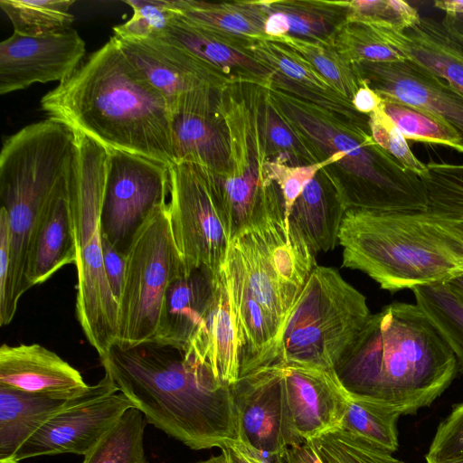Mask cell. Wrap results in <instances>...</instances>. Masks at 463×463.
Instances as JSON below:
<instances>
[{
	"label": "cell",
	"mask_w": 463,
	"mask_h": 463,
	"mask_svg": "<svg viewBox=\"0 0 463 463\" xmlns=\"http://www.w3.org/2000/svg\"><path fill=\"white\" fill-rule=\"evenodd\" d=\"M218 272L194 269L169 285L151 343L184 352L211 302Z\"/></svg>",
	"instance_id": "27"
},
{
	"label": "cell",
	"mask_w": 463,
	"mask_h": 463,
	"mask_svg": "<svg viewBox=\"0 0 463 463\" xmlns=\"http://www.w3.org/2000/svg\"><path fill=\"white\" fill-rule=\"evenodd\" d=\"M133 403L121 392L70 408L47 421L14 455L17 462L48 455L85 456Z\"/></svg>",
	"instance_id": "18"
},
{
	"label": "cell",
	"mask_w": 463,
	"mask_h": 463,
	"mask_svg": "<svg viewBox=\"0 0 463 463\" xmlns=\"http://www.w3.org/2000/svg\"><path fill=\"white\" fill-rule=\"evenodd\" d=\"M343 154H335L332 156L316 164L304 165H291L280 158L270 159L266 165L269 179L280 189L287 220L289 210L306 187L317 173L325 166L337 163L340 166L345 163Z\"/></svg>",
	"instance_id": "42"
},
{
	"label": "cell",
	"mask_w": 463,
	"mask_h": 463,
	"mask_svg": "<svg viewBox=\"0 0 463 463\" xmlns=\"http://www.w3.org/2000/svg\"><path fill=\"white\" fill-rule=\"evenodd\" d=\"M271 40L305 58L344 97L352 101L360 88L354 65L335 49L333 40H311L286 34Z\"/></svg>",
	"instance_id": "34"
},
{
	"label": "cell",
	"mask_w": 463,
	"mask_h": 463,
	"mask_svg": "<svg viewBox=\"0 0 463 463\" xmlns=\"http://www.w3.org/2000/svg\"><path fill=\"white\" fill-rule=\"evenodd\" d=\"M170 4L179 16L197 25L250 40L267 38L263 1L170 0Z\"/></svg>",
	"instance_id": "29"
},
{
	"label": "cell",
	"mask_w": 463,
	"mask_h": 463,
	"mask_svg": "<svg viewBox=\"0 0 463 463\" xmlns=\"http://www.w3.org/2000/svg\"><path fill=\"white\" fill-rule=\"evenodd\" d=\"M41 107L108 151L174 163L170 109L114 36L47 92Z\"/></svg>",
	"instance_id": "1"
},
{
	"label": "cell",
	"mask_w": 463,
	"mask_h": 463,
	"mask_svg": "<svg viewBox=\"0 0 463 463\" xmlns=\"http://www.w3.org/2000/svg\"><path fill=\"white\" fill-rule=\"evenodd\" d=\"M186 272L167 204L147 220L127 253L115 345L126 349L153 342L166 289Z\"/></svg>",
	"instance_id": "10"
},
{
	"label": "cell",
	"mask_w": 463,
	"mask_h": 463,
	"mask_svg": "<svg viewBox=\"0 0 463 463\" xmlns=\"http://www.w3.org/2000/svg\"><path fill=\"white\" fill-rule=\"evenodd\" d=\"M338 244L343 267L392 293L463 276V217L348 208Z\"/></svg>",
	"instance_id": "5"
},
{
	"label": "cell",
	"mask_w": 463,
	"mask_h": 463,
	"mask_svg": "<svg viewBox=\"0 0 463 463\" xmlns=\"http://www.w3.org/2000/svg\"><path fill=\"white\" fill-rule=\"evenodd\" d=\"M445 463H463V458L456 459V460H452V461H449V462H445Z\"/></svg>",
	"instance_id": "53"
},
{
	"label": "cell",
	"mask_w": 463,
	"mask_h": 463,
	"mask_svg": "<svg viewBox=\"0 0 463 463\" xmlns=\"http://www.w3.org/2000/svg\"><path fill=\"white\" fill-rule=\"evenodd\" d=\"M261 123L272 158H280L291 165L316 164L326 159L306 138L291 128L273 104L264 88Z\"/></svg>",
	"instance_id": "37"
},
{
	"label": "cell",
	"mask_w": 463,
	"mask_h": 463,
	"mask_svg": "<svg viewBox=\"0 0 463 463\" xmlns=\"http://www.w3.org/2000/svg\"><path fill=\"white\" fill-rule=\"evenodd\" d=\"M359 83L360 88L354 94L352 103L356 111L368 116L382 106L383 98L364 81L359 80Z\"/></svg>",
	"instance_id": "47"
},
{
	"label": "cell",
	"mask_w": 463,
	"mask_h": 463,
	"mask_svg": "<svg viewBox=\"0 0 463 463\" xmlns=\"http://www.w3.org/2000/svg\"><path fill=\"white\" fill-rule=\"evenodd\" d=\"M221 450L226 453L230 463H250L234 444Z\"/></svg>",
	"instance_id": "50"
},
{
	"label": "cell",
	"mask_w": 463,
	"mask_h": 463,
	"mask_svg": "<svg viewBox=\"0 0 463 463\" xmlns=\"http://www.w3.org/2000/svg\"><path fill=\"white\" fill-rule=\"evenodd\" d=\"M400 416L399 411L386 405L349 393L339 428L392 453L399 447Z\"/></svg>",
	"instance_id": "33"
},
{
	"label": "cell",
	"mask_w": 463,
	"mask_h": 463,
	"mask_svg": "<svg viewBox=\"0 0 463 463\" xmlns=\"http://www.w3.org/2000/svg\"><path fill=\"white\" fill-rule=\"evenodd\" d=\"M434 5L445 13L441 22L444 29L463 43V0L436 1Z\"/></svg>",
	"instance_id": "46"
},
{
	"label": "cell",
	"mask_w": 463,
	"mask_h": 463,
	"mask_svg": "<svg viewBox=\"0 0 463 463\" xmlns=\"http://www.w3.org/2000/svg\"><path fill=\"white\" fill-rule=\"evenodd\" d=\"M117 41L131 63L162 94L170 111L180 97L194 89L205 85L222 89L234 81L184 48L158 37Z\"/></svg>",
	"instance_id": "19"
},
{
	"label": "cell",
	"mask_w": 463,
	"mask_h": 463,
	"mask_svg": "<svg viewBox=\"0 0 463 463\" xmlns=\"http://www.w3.org/2000/svg\"><path fill=\"white\" fill-rule=\"evenodd\" d=\"M277 363L291 425L298 439L305 441L339 428L349 393L334 369L295 362Z\"/></svg>",
	"instance_id": "16"
},
{
	"label": "cell",
	"mask_w": 463,
	"mask_h": 463,
	"mask_svg": "<svg viewBox=\"0 0 463 463\" xmlns=\"http://www.w3.org/2000/svg\"><path fill=\"white\" fill-rule=\"evenodd\" d=\"M343 4L347 19L383 24L397 31L412 26L420 18L414 7L402 0H354Z\"/></svg>",
	"instance_id": "41"
},
{
	"label": "cell",
	"mask_w": 463,
	"mask_h": 463,
	"mask_svg": "<svg viewBox=\"0 0 463 463\" xmlns=\"http://www.w3.org/2000/svg\"><path fill=\"white\" fill-rule=\"evenodd\" d=\"M118 391L107 374L87 392L72 398L0 385V463H19L14 455L21 446L57 414Z\"/></svg>",
	"instance_id": "20"
},
{
	"label": "cell",
	"mask_w": 463,
	"mask_h": 463,
	"mask_svg": "<svg viewBox=\"0 0 463 463\" xmlns=\"http://www.w3.org/2000/svg\"><path fill=\"white\" fill-rule=\"evenodd\" d=\"M421 181L428 198V210L463 217V165L429 162Z\"/></svg>",
	"instance_id": "39"
},
{
	"label": "cell",
	"mask_w": 463,
	"mask_h": 463,
	"mask_svg": "<svg viewBox=\"0 0 463 463\" xmlns=\"http://www.w3.org/2000/svg\"><path fill=\"white\" fill-rule=\"evenodd\" d=\"M73 4L74 0H1L0 7L14 33L43 36L71 29L74 16L70 7Z\"/></svg>",
	"instance_id": "35"
},
{
	"label": "cell",
	"mask_w": 463,
	"mask_h": 463,
	"mask_svg": "<svg viewBox=\"0 0 463 463\" xmlns=\"http://www.w3.org/2000/svg\"><path fill=\"white\" fill-rule=\"evenodd\" d=\"M268 3L285 16L288 34L311 40L332 39L347 14L343 1L280 0Z\"/></svg>",
	"instance_id": "31"
},
{
	"label": "cell",
	"mask_w": 463,
	"mask_h": 463,
	"mask_svg": "<svg viewBox=\"0 0 463 463\" xmlns=\"http://www.w3.org/2000/svg\"><path fill=\"white\" fill-rule=\"evenodd\" d=\"M184 356L229 385L239 379L237 328L222 267L217 274L211 302Z\"/></svg>",
	"instance_id": "22"
},
{
	"label": "cell",
	"mask_w": 463,
	"mask_h": 463,
	"mask_svg": "<svg viewBox=\"0 0 463 463\" xmlns=\"http://www.w3.org/2000/svg\"><path fill=\"white\" fill-rule=\"evenodd\" d=\"M316 254L285 217L234 236L222 266L237 328L240 376L264 365Z\"/></svg>",
	"instance_id": "4"
},
{
	"label": "cell",
	"mask_w": 463,
	"mask_h": 463,
	"mask_svg": "<svg viewBox=\"0 0 463 463\" xmlns=\"http://www.w3.org/2000/svg\"><path fill=\"white\" fill-rule=\"evenodd\" d=\"M333 43L337 52L351 64L362 61L385 62L405 59L389 46L367 24L347 19L336 28Z\"/></svg>",
	"instance_id": "38"
},
{
	"label": "cell",
	"mask_w": 463,
	"mask_h": 463,
	"mask_svg": "<svg viewBox=\"0 0 463 463\" xmlns=\"http://www.w3.org/2000/svg\"><path fill=\"white\" fill-rule=\"evenodd\" d=\"M100 361L147 424L189 449H222L239 440L231 385L184 359L182 351L156 343L114 345Z\"/></svg>",
	"instance_id": "2"
},
{
	"label": "cell",
	"mask_w": 463,
	"mask_h": 463,
	"mask_svg": "<svg viewBox=\"0 0 463 463\" xmlns=\"http://www.w3.org/2000/svg\"><path fill=\"white\" fill-rule=\"evenodd\" d=\"M371 315L366 298L337 269L317 265L264 365L284 361L334 369Z\"/></svg>",
	"instance_id": "9"
},
{
	"label": "cell",
	"mask_w": 463,
	"mask_h": 463,
	"mask_svg": "<svg viewBox=\"0 0 463 463\" xmlns=\"http://www.w3.org/2000/svg\"><path fill=\"white\" fill-rule=\"evenodd\" d=\"M446 284L463 301V276L454 278Z\"/></svg>",
	"instance_id": "51"
},
{
	"label": "cell",
	"mask_w": 463,
	"mask_h": 463,
	"mask_svg": "<svg viewBox=\"0 0 463 463\" xmlns=\"http://www.w3.org/2000/svg\"><path fill=\"white\" fill-rule=\"evenodd\" d=\"M239 442L261 455L281 456L301 441L288 415L279 364L258 367L231 385Z\"/></svg>",
	"instance_id": "13"
},
{
	"label": "cell",
	"mask_w": 463,
	"mask_h": 463,
	"mask_svg": "<svg viewBox=\"0 0 463 463\" xmlns=\"http://www.w3.org/2000/svg\"><path fill=\"white\" fill-rule=\"evenodd\" d=\"M364 24L389 46L445 80L463 96V43L452 37L441 23L420 17L403 31L383 24Z\"/></svg>",
	"instance_id": "26"
},
{
	"label": "cell",
	"mask_w": 463,
	"mask_h": 463,
	"mask_svg": "<svg viewBox=\"0 0 463 463\" xmlns=\"http://www.w3.org/2000/svg\"><path fill=\"white\" fill-rule=\"evenodd\" d=\"M463 458V402L453 407L439 423L425 456L427 463H445Z\"/></svg>",
	"instance_id": "44"
},
{
	"label": "cell",
	"mask_w": 463,
	"mask_h": 463,
	"mask_svg": "<svg viewBox=\"0 0 463 463\" xmlns=\"http://www.w3.org/2000/svg\"><path fill=\"white\" fill-rule=\"evenodd\" d=\"M368 127L374 142L403 168L420 178L427 175V165L420 161L412 153L407 139L383 111V104L368 115Z\"/></svg>",
	"instance_id": "43"
},
{
	"label": "cell",
	"mask_w": 463,
	"mask_h": 463,
	"mask_svg": "<svg viewBox=\"0 0 463 463\" xmlns=\"http://www.w3.org/2000/svg\"><path fill=\"white\" fill-rule=\"evenodd\" d=\"M153 37L184 48L233 80L249 81L263 87L271 84L273 74L248 50L253 40L197 25L178 14L165 31Z\"/></svg>",
	"instance_id": "23"
},
{
	"label": "cell",
	"mask_w": 463,
	"mask_h": 463,
	"mask_svg": "<svg viewBox=\"0 0 463 463\" xmlns=\"http://www.w3.org/2000/svg\"><path fill=\"white\" fill-rule=\"evenodd\" d=\"M453 352L415 304L393 302L371 315L334 367L351 394L414 414L430 406L458 372Z\"/></svg>",
	"instance_id": "3"
},
{
	"label": "cell",
	"mask_w": 463,
	"mask_h": 463,
	"mask_svg": "<svg viewBox=\"0 0 463 463\" xmlns=\"http://www.w3.org/2000/svg\"><path fill=\"white\" fill-rule=\"evenodd\" d=\"M383 100V111L406 139L446 146L463 153L461 135L443 118L407 104Z\"/></svg>",
	"instance_id": "36"
},
{
	"label": "cell",
	"mask_w": 463,
	"mask_h": 463,
	"mask_svg": "<svg viewBox=\"0 0 463 463\" xmlns=\"http://www.w3.org/2000/svg\"><path fill=\"white\" fill-rule=\"evenodd\" d=\"M169 165L121 151H109L101 211L102 235L127 254L134 238L159 209L168 204Z\"/></svg>",
	"instance_id": "12"
},
{
	"label": "cell",
	"mask_w": 463,
	"mask_h": 463,
	"mask_svg": "<svg viewBox=\"0 0 463 463\" xmlns=\"http://www.w3.org/2000/svg\"><path fill=\"white\" fill-rule=\"evenodd\" d=\"M0 385L61 398L76 397L91 388L77 369L38 344L2 345Z\"/></svg>",
	"instance_id": "21"
},
{
	"label": "cell",
	"mask_w": 463,
	"mask_h": 463,
	"mask_svg": "<svg viewBox=\"0 0 463 463\" xmlns=\"http://www.w3.org/2000/svg\"><path fill=\"white\" fill-rule=\"evenodd\" d=\"M219 90L205 85L178 99L171 109L173 151L174 163H197L224 176L230 150L219 109Z\"/></svg>",
	"instance_id": "17"
},
{
	"label": "cell",
	"mask_w": 463,
	"mask_h": 463,
	"mask_svg": "<svg viewBox=\"0 0 463 463\" xmlns=\"http://www.w3.org/2000/svg\"><path fill=\"white\" fill-rule=\"evenodd\" d=\"M71 170L70 197L77 250L76 317L100 360L114 345L118 303L110 290L103 262L101 211L109 151L77 133Z\"/></svg>",
	"instance_id": "7"
},
{
	"label": "cell",
	"mask_w": 463,
	"mask_h": 463,
	"mask_svg": "<svg viewBox=\"0 0 463 463\" xmlns=\"http://www.w3.org/2000/svg\"><path fill=\"white\" fill-rule=\"evenodd\" d=\"M102 250L106 277L112 295L118 303L125 280L127 254L112 247L103 235Z\"/></svg>",
	"instance_id": "45"
},
{
	"label": "cell",
	"mask_w": 463,
	"mask_h": 463,
	"mask_svg": "<svg viewBox=\"0 0 463 463\" xmlns=\"http://www.w3.org/2000/svg\"><path fill=\"white\" fill-rule=\"evenodd\" d=\"M285 463H331L314 449L308 440L290 447L284 455Z\"/></svg>",
	"instance_id": "48"
},
{
	"label": "cell",
	"mask_w": 463,
	"mask_h": 463,
	"mask_svg": "<svg viewBox=\"0 0 463 463\" xmlns=\"http://www.w3.org/2000/svg\"><path fill=\"white\" fill-rule=\"evenodd\" d=\"M85 52V42L71 28L43 36L14 32L0 43V94L34 83H61L81 64Z\"/></svg>",
	"instance_id": "14"
},
{
	"label": "cell",
	"mask_w": 463,
	"mask_h": 463,
	"mask_svg": "<svg viewBox=\"0 0 463 463\" xmlns=\"http://www.w3.org/2000/svg\"><path fill=\"white\" fill-rule=\"evenodd\" d=\"M72 164L54 188L41 214L28 261L26 279L29 288L47 281L62 267L76 264L70 197Z\"/></svg>",
	"instance_id": "25"
},
{
	"label": "cell",
	"mask_w": 463,
	"mask_h": 463,
	"mask_svg": "<svg viewBox=\"0 0 463 463\" xmlns=\"http://www.w3.org/2000/svg\"><path fill=\"white\" fill-rule=\"evenodd\" d=\"M168 211L173 235L187 272L223 266L230 235L221 175L193 162L169 165Z\"/></svg>",
	"instance_id": "11"
},
{
	"label": "cell",
	"mask_w": 463,
	"mask_h": 463,
	"mask_svg": "<svg viewBox=\"0 0 463 463\" xmlns=\"http://www.w3.org/2000/svg\"><path fill=\"white\" fill-rule=\"evenodd\" d=\"M194 463H230L229 458L224 451L218 456H212L207 459L196 461Z\"/></svg>",
	"instance_id": "52"
},
{
	"label": "cell",
	"mask_w": 463,
	"mask_h": 463,
	"mask_svg": "<svg viewBox=\"0 0 463 463\" xmlns=\"http://www.w3.org/2000/svg\"><path fill=\"white\" fill-rule=\"evenodd\" d=\"M264 88L234 80L218 91L230 150L228 171L221 176L230 241L260 223L285 217L280 189L266 168L271 156L261 123Z\"/></svg>",
	"instance_id": "8"
},
{
	"label": "cell",
	"mask_w": 463,
	"mask_h": 463,
	"mask_svg": "<svg viewBox=\"0 0 463 463\" xmlns=\"http://www.w3.org/2000/svg\"><path fill=\"white\" fill-rule=\"evenodd\" d=\"M250 54L272 74L277 88L310 100L345 118L364 122L350 99L338 92L305 58L277 41L263 38L251 41Z\"/></svg>",
	"instance_id": "24"
},
{
	"label": "cell",
	"mask_w": 463,
	"mask_h": 463,
	"mask_svg": "<svg viewBox=\"0 0 463 463\" xmlns=\"http://www.w3.org/2000/svg\"><path fill=\"white\" fill-rule=\"evenodd\" d=\"M411 290L416 305L453 352L463 373V301L446 283L419 286Z\"/></svg>",
	"instance_id": "30"
},
{
	"label": "cell",
	"mask_w": 463,
	"mask_h": 463,
	"mask_svg": "<svg viewBox=\"0 0 463 463\" xmlns=\"http://www.w3.org/2000/svg\"><path fill=\"white\" fill-rule=\"evenodd\" d=\"M234 445L241 450V452L248 458L250 463H285L284 458L281 456L259 454L239 441L235 442Z\"/></svg>",
	"instance_id": "49"
},
{
	"label": "cell",
	"mask_w": 463,
	"mask_h": 463,
	"mask_svg": "<svg viewBox=\"0 0 463 463\" xmlns=\"http://www.w3.org/2000/svg\"><path fill=\"white\" fill-rule=\"evenodd\" d=\"M269 99L285 121L323 156H345L341 167L352 179L336 189L344 205L375 211L428 210V198L419 175L403 168L373 139L368 119L362 123L271 84Z\"/></svg>",
	"instance_id": "6"
},
{
	"label": "cell",
	"mask_w": 463,
	"mask_h": 463,
	"mask_svg": "<svg viewBox=\"0 0 463 463\" xmlns=\"http://www.w3.org/2000/svg\"><path fill=\"white\" fill-rule=\"evenodd\" d=\"M146 424L139 410L129 408L84 456L82 463H148L144 447Z\"/></svg>",
	"instance_id": "32"
},
{
	"label": "cell",
	"mask_w": 463,
	"mask_h": 463,
	"mask_svg": "<svg viewBox=\"0 0 463 463\" xmlns=\"http://www.w3.org/2000/svg\"><path fill=\"white\" fill-rule=\"evenodd\" d=\"M353 65L358 79L383 99L427 110L446 120L463 138V96L442 79L407 58Z\"/></svg>",
	"instance_id": "15"
},
{
	"label": "cell",
	"mask_w": 463,
	"mask_h": 463,
	"mask_svg": "<svg viewBox=\"0 0 463 463\" xmlns=\"http://www.w3.org/2000/svg\"><path fill=\"white\" fill-rule=\"evenodd\" d=\"M345 211L335 187L328 189L316 176L293 203L287 222L314 254L326 252L338 243Z\"/></svg>",
	"instance_id": "28"
},
{
	"label": "cell",
	"mask_w": 463,
	"mask_h": 463,
	"mask_svg": "<svg viewBox=\"0 0 463 463\" xmlns=\"http://www.w3.org/2000/svg\"><path fill=\"white\" fill-rule=\"evenodd\" d=\"M133 9L132 17L113 27L118 40L138 41L153 37L170 24L177 15L170 0H125Z\"/></svg>",
	"instance_id": "40"
}]
</instances>
